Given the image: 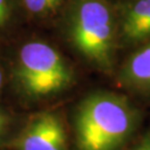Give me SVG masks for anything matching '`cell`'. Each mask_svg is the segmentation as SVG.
Segmentation results:
<instances>
[{"label":"cell","instance_id":"1","mask_svg":"<svg viewBox=\"0 0 150 150\" xmlns=\"http://www.w3.org/2000/svg\"><path fill=\"white\" fill-rule=\"evenodd\" d=\"M129 102L113 92H97L80 103L75 119L79 150H118L134 130Z\"/></svg>","mask_w":150,"mask_h":150},{"label":"cell","instance_id":"2","mask_svg":"<svg viewBox=\"0 0 150 150\" xmlns=\"http://www.w3.org/2000/svg\"><path fill=\"white\" fill-rule=\"evenodd\" d=\"M71 40L87 59L101 67L111 64L115 42L112 12L103 0H80L74 10Z\"/></svg>","mask_w":150,"mask_h":150},{"label":"cell","instance_id":"3","mask_svg":"<svg viewBox=\"0 0 150 150\" xmlns=\"http://www.w3.org/2000/svg\"><path fill=\"white\" fill-rule=\"evenodd\" d=\"M17 77L30 97H43L62 90L71 72L60 54L43 42L26 43L19 52Z\"/></svg>","mask_w":150,"mask_h":150},{"label":"cell","instance_id":"4","mask_svg":"<svg viewBox=\"0 0 150 150\" xmlns=\"http://www.w3.org/2000/svg\"><path fill=\"white\" fill-rule=\"evenodd\" d=\"M16 146L18 150H67L64 126L54 113H41L28 123Z\"/></svg>","mask_w":150,"mask_h":150},{"label":"cell","instance_id":"5","mask_svg":"<svg viewBox=\"0 0 150 150\" xmlns=\"http://www.w3.org/2000/svg\"><path fill=\"white\" fill-rule=\"evenodd\" d=\"M123 35L129 41L150 37V0H137L123 19Z\"/></svg>","mask_w":150,"mask_h":150},{"label":"cell","instance_id":"6","mask_svg":"<svg viewBox=\"0 0 150 150\" xmlns=\"http://www.w3.org/2000/svg\"><path fill=\"white\" fill-rule=\"evenodd\" d=\"M125 77L136 86L150 88V43L131 56L125 68Z\"/></svg>","mask_w":150,"mask_h":150},{"label":"cell","instance_id":"7","mask_svg":"<svg viewBox=\"0 0 150 150\" xmlns=\"http://www.w3.org/2000/svg\"><path fill=\"white\" fill-rule=\"evenodd\" d=\"M25 6L33 13H47L54 10L61 0H23Z\"/></svg>","mask_w":150,"mask_h":150},{"label":"cell","instance_id":"8","mask_svg":"<svg viewBox=\"0 0 150 150\" xmlns=\"http://www.w3.org/2000/svg\"><path fill=\"white\" fill-rule=\"evenodd\" d=\"M9 17L8 0H0V26L4 25Z\"/></svg>","mask_w":150,"mask_h":150},{"label":"cell","instance_id":"9","mask_svg":"<svg viewBox=\"0 0 150 150\" xmlns=\"http://www.w3.org/2000/svg\"><path fill=\"white\" fill-rule=\"evenodd\" d=\"M131 150H150V137H147L145 140H142L138 146H136Z\"/></svg>","mask_w":150,"mask_h":150},{"label":"cell","instance_id":"10","mask_svg":"<svg viewBox=\"0 0 150 150\" xmlns=\"http://www.w3.org/2000/svg\"><path fill=\"white\" fill-rule=\"evenodd\" d=\"M5 125H6L5 116H4L2 113L0 112V136H1V134H2V131H4V128H5Z\"/></svg>","mask_w":150,"mask_h":150},{"label":"cell","instance_id":"11","mask_svg":"<svg viewBox=\"0 0 150 150\" xmlns=\"http://www.w3.org/2000/svg\"><path fill=\"white\" fill-rule=\"evenodd\" d=\"M1 85H2V74H1V70H0V88H1Z\"/></svg>","mask_w":150,"mask_h":150}]
</instances>
